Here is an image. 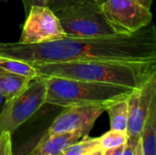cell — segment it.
Returning a JSON list of instances; mask_svg holds the SVG:
<instances>
[{
    "instance_id": "cell-1",
    "label": "cell",
    "mask_w": 156,
    "mask_h": 155,
    "mask_svg": "<svg viewBox=\"0 0 156 155\" xmlns=\"http://www.w3.org/2000/svg\"><path fill=\"white\" fill-rule=\"evenodd\" d=\"M0 57L19 59L32 66L86 60H156L154 25L128 35L105 37H65L40 44L0 42Z\"/></svg>"
},
{
    "instance_id": "cell-2",
    "label": "cell",
    "mask_w": 156,
    "mask_h": 155,
    "mask_svg": "<svg viewBox=\"0 0 156 155\" xmlns=\"http://www.w3.org/2000/svg\"><path fill=\"white\" fill-rule=\"evenodd\" d=\"M34 67L37 76L41 77L92 81L133 90L141 89L156 76V60H86L44 63Z\"/></svg>"
},
{
    "instance_id": "cell-3",
    "label": "cell",
    "mask_w": 156,
    "mask_h": 155,
    "mask_svg": "<svg viewBox=\"0 0 156 155\" xmlns=\"http://www.w3.org/2000/svg\"><path fill=\"white\" fill-rule=\"evenodd\" d=\"M42 78L47 86L46 103L61 108L82 105L106 107L114 101L127 99L134 90L130 88L92 81L57 77Z\"/></svg>"
},
{
    "instance_id": "cell-4",
    "label": "cell",
    "mask_w": 156,
    "mask_h": 155,
    "mask_svg": "<svg viewBox=\"0 0 156 155\" xmlns=\"http://www.w3.org/2000/svg\"><path fill=\"white\" fill-rule=\"evenodd\" d=\"M68 37H105L128 35L112 23L101 5L94 0H82L55 12Z\"/></svg>"
},
{
    "instance_id": "cell-5",
    "label": "cell",
    "mask_w": 156,
    "mask_h": 155,
    "mask_svg": "<svg viewBox=\"0 0 156 155\" xmlns=\"http://www.w3.org/2000/svg\"><path fill=\"white\" fill-rule=\"evenodd\" d=\"M47 86L44 79L37 76L17 95L5 100L0 112V134L13 133L46 104Z\"/></svg>"
},
{
    "instance_id": "cell-6",
    "label": "cell",
    "mask_w": 156,
    "mask_h": 155,
    "mask_svg": "<svg viewBox=\"0 0 156 155\" xmlns=\"http://www.w3.org/2000/svg\"><path fill=\"white\" fill-rule=\"evenodd\" d=\"M67 37L56 13L47 5H32L23 25L19 43L40 44Z\"/></svg>"
},
{
    "instance_id": "cell-7",
    "label": "cell",
    "mask_w": 156,
    "mask_h": 155,
    "mask_svg": "<svg viewBox=\"0 0 156 155\" xmlns=\"http://www.w3.org/2000/svg\"><path fill=\"white\" fill-rule=\"evenodd\" d=\"M101 8L112 23L128 34L147 26L153 20L151 10L137 0H107Z\"/></svg>"
},
{
    "instance_id": "cell-8",
    "label": "cell",
    "mask_w": 156,
    "mask_h": 155,
    "mask_svg": "<svg viewBox=\"0 0 156 155\" xmlns=\"http://www.w3.org/2000/svg\"><path fill=\"white\" fill-rule=\"evenodd\" d=\"M156 99V76L141 89L134 90L128 97V142L136 146L149 113L151 105Z\"/></svg>"
},
{
    "instance_id": "cell-9",
    "label": "cell",
    "mask_w": 156,
    "mask_h": 155,
    "mask_svg": "<svg viewBox=\"0 0 156 155\" xmlns=\"http://www.w3.org/2000/svg\"><path fill=\"white\" fill-rule=\"evenodd\" d=\"M63 109L43 136L75 131L90 132L96 120L105 111V107L101 105L71 106Z\"/></svg>"
},
{
    "instance_id": "cell-10",
    "label": "cell",
    "mask_w": 156,
    "mask_h": 155,
    "mask_svg": "<svg viewBox=\"0 0 156 155\" xmlns=\"http://www.w3.org/2000/svg\"><path fill=\"white\" fill-rule=\"evenodd\" d=\"M88 134L89 132L85 131H75L42 136L37 145L28 155H60L67 147Z\"/></svg>"
},
{
    "instance_id": "cell-11",
    "label": "cell",
    "mask_w": 156,
    "mask_h": 155,
    "mask_svg": "<svg viewBox=\"0 0 156 155\" xmlns=\"http://www.w3.org/2000/svg\"><path fill=\"white\" fill-rule=\"evenodd\" d=\"M140 142L144 155H156V99L153 101L144 124Z\"/></svg>"
},
{
    "instance_id": "cell-12",
    "label": "cell",
    "mask_w": 156,
    "mask_h": 155,
    "mask_svg": "<svg viewBox=\"0 0 156 155\" xmlns=\"http://www.w3.org/2000/svg\"><path fill=\"white\" fill-rule=\"evenodd\" d=\"M29 82L30 79L0 68V93L5 100L20 93Z\"/></svg>"
},
{
    "instance_id": "cell-13",
    "label": "cell",
    "mask_w": 156,
    "mask_h": 155,
    "mask_svg": "<svg viewBox=\"0 0 156 155\" xmlns=\"http://www.w3.org/2000/svg\"><path fill=\"white\" fill-rule=\"evenodd\" d=\"M128 99V98H127ZM123 99L105 107V111L109 114L111 130L122 132H127L128 125V100Z\"/></svg>"
},
{
    "instance_id": "cell-14",
    "label": "cell",
    "mask_w": 156,
    "mask_h": 155,
    "mask_svg": "<svg viewBox=\"0 0 156 155\" xmlns=\"http://www.w3.org/2000/svg\"><path fill=\"white\" fill-rule=\"evenodd\" d=\"M0 68L8 72L25 77L30 80L37 77V73L34 66L19 59L0 57Z\"/></svg>"
},
{
    "instance_id": "cell-15",
    "label": "cell",
    "mask_w": 156,
    "mask_h": 155,
    "mask_svg": "<svg viewBox=\"0 0 156 155\" xmlns=\"http://www.w3.org/2000/svg\"><path fill=\"white\" fill-rule=\"evenodd\" d=\"M100 147L101 144L99 138H91L88 134L83 136L80 141L78 140L67 147L60 155H84Z\"/></svg>"
},
{
    "instance_id": "cell-16",
    "label": "cell",
    "mask_w": 156,
    "mask_h": 155,
    "mask_svg": "<svg viewBox=\"0 0 156 155\" xmlns=\"http://www.w3.org/2000/svg\"><path fill=\"white\" fill-rule=\"evenodd\" d=\"M101 147L103 150L115 148L126 143L128 140L127 132L110 130L99 138Z\"/></svg>"
},
{
    "instance_id": "cell-17",
    "label": "cell",
    "mask_w": 156,
    "mask_h": 155,
    "mask_svg": "<svg viewBox=\"0 0 156 155\" xmlns=\"http://www.w3.org/2000/svg\"><path fill=\"white\" fill-rule=\"evenodd\" d=\"M11 136L12 134L8 132L0 134V155H13Z\"/></svg>"
},
{
    "instance_id": "cell-18",
    "label": "cell",
    "mask_w": 156,
    "mask_h": 155,
    "mask_svg": "<svg viewBox=\"0 0 156 155\" xmlns=\"http://www.w3.org/2000/svg\"><path fill=\"white\" fill-rule=\"evenodd\" d=\"M82 0H48L47 6L50 8L52 11L57 12L63 8H66L75 3H78Z\"/></svg>"
},
{
    "instance_id": "cell-19",
    "label": "cell",
    "mask_w": 156,
    "mask_h": 155,
    "mask_svg": "<svg viewBox=\"0 0 156 155\" xmlns=\"http://www.w3.org/2000/svg\"><path fill=\"white\" fill-rule=\"evenodd\" d=\"M23 4V7L26 13V16L28 14L30 7L32 5H47L48 0H21Z\"/></svg>"
},
{
    "instance_id": "cell-20",
    "label": "cell",
    "mask_w": 156,
    "mask_h": 155,
    "mask_svg": "<svg viewBox=\"0 0 156 155\" xmlns=\"http://www.w3.org/2000/svg\"><path fill=\"white\" fill-rule=\"evenodd\" d=\"M124 145H121L115 148H112V149H107L104 150L103 154L102 155H122L123 153V149H124Z\"/></svg>"
},
{
    "instance_id": "cell-21",
    "label": "cell",
    "mask_w": 156,
    "mask_h": 155,
    "mask_svg": "<svg viewBox=\"0 0 156 155\" xmlns=\"http://www.w3.org/2000/svg\"><path fill=\"white\" fill-rule=\"evenodd\" d=\"M135 147L136 146H133L132 143H130L127 141L124 145L122 155H135Z\"/></svg>"
},
{
    "instance_id": "cell-22",
    "label": "cell",
    "mask_w": 156,
    "mask_h": 155,
    "mask_svg": "<svg viewBox=\"0 0 156 155\" xmlns=\"http://www.w3.org/2000/svg\"><path fill=\"white\" fill-rule=\"evenodd\" d=\"M103 152H104V150L101 147H100V148H97L95 150H92V151L89 152L88 153H86V154L84 155H102L103 154Z\"/></svg>"
},
{
    "instance_id": "cell-23",
    "label": "cell",
    "mask_w": 156,
    "mask_h": 155,
    "mask_svg": "<svg viewBox=\"0 0 156 155\" xmlns=\"http://www.w3.org/2000/svg\"><path fill=\"white\" fill-rule=\"evenodd\" d=\"M140 4H142L144 7L151 9L152 4H153V0H137Z\"/></svg>"
},
{
    "instance_id": "cell-24",
    "label": "cell",
    "mask_w": 156,
    "mask_h": 155,
    "mask_svg": "<svg viewBox=\"0 0 156 155\" xmlns=\"http://www.w3.org/2000/svg\"><path fill=\"white\" fill-rule=\"evenodd\" d=\"M135 155H144V152H143V148H142V144H141L140 140H139V142L135 147Z\"/></svg>"
},
{
    "instance_id": "cell-25",
    "label": "cell",
    "mask_w": 156,
    "mask_h": 155,
    "mask_svg": "<svg viewBox=\"0 0 156 155\" xmlns=\"http://www.w3.org/2000/svg\"><path fill=\"white\" fill-rule=\"evenodd\" d=\"M5 102V99L4 96L0 93V112H1V111H2V109H3V106H4Z\"/></svg>"
},
{
    "instance_id": "cell-26",
    "label": "cell",
    "mask_w": 156,
    "mask_h": 155,
    "mask_svg": "<svg viewBox=\"0 0 156 155\" xmlns=\"http://www.w3.org/2000/svg\"><path fill=\"white\" fill-rule=\"evenodd\" d=\"M94 1H95L97 4H99L100 5H103L107 0H94Z\"/></svg>"
}]
</instances>
